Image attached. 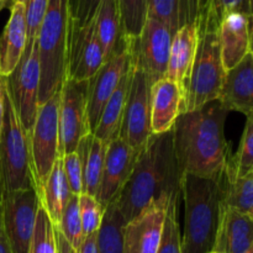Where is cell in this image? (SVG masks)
<instances>
[{"label": "cell", "mask_w": 253, "mask_h": 253, "mask_svg": "<svg viewBox=\"0 0 253 253\" xmlns=\"http://www.w3.org/2000/svg\"><path fill=\"white\" fill-rule=\"evenodd\" d=\"M227 114L216 99L178 116L172 128L173 147L183 175L221 177L231 157L225 138Z\"/></svg>", "instance_id": "1"}, {"label": "cell", "mask_w": 253, "mask_h": 253, "mask_svg": "<svg viewBox=\"0 0 253 253\" xmlns=\"http://www.w3.org/2000/svg\"><path fill=\"white\" fill-rule=\"evenodd\" d=\"M183 174L173 147V132L152 135L141 151L130 178L115 200L125 222L160 197L179 199Z\"/></svg>", "instance_id": "2"}, {"label": "cell", "mask_w": 253, "mask_h": 253, "mask_svg": "<svg viewBox=\"0 0 253 253\" xmlns=\"http://www.w3.org/2000/svg\"><path fill=\"white\" fill-rule=\"evenodd\" d=\"M184 234L182 253L212 252L222 214V182L220 178L183 175Z\"/></svg>", "instance_id": "3"}, {"label": "cell", "mask_w": 253, "mask_h": 253, "mask_svg": "<svg viewBox=\"0 0 253 253\" xmlns=\"http://www.w3.org/2000/svg\"><path fill=\"white\" fill-rule=\"evenodd\" d=\"M36 189L31 137L22 127L5 84L4 119L0 133V197L6 193Z\"/></svg>", "instance_id": "4"}, {"label": "cell", "mask_w": 253, "mask_h": 253, "mask_svg": "<svg viewBox=\"0 0 253 253\" xmlns=\"http://www.w3.org/2000/svg\"><path fill=\"white\" fill-rule=\"evenodd\" d=\"M198 34L199 43L185 94L184 113L219 99L226 73L221 59L219 26L202 25Z\"/></svg>", "instance_id": "5"}, {"label": "cell", "mask_w": 253, "mask_h": 253, "mask_svg": "<svg viewBox=\"0 0 253 253\" xmlns=\"http://www.w3.org/2000/svg\"><path fill=\"white\" fill-rule=\"evenodd\" d=\"M59 105L61 90L40 106L31 133L32 166L39 195L59 157Z\"/></svg>", "instance_id": "6"}, {"label": "cell", "mask_w": 253, "mask_h": 253, "mask_svg": "<svg viewBox=\"0 0 253 253\" xmlns=\"http://www.w3.org/2000/svg\"><path fill=\"white\" fill-rule=\"evenodd\" d=\"M6 89L22 127L31 137L39 111L40 57L37 40L26 43L16 68L6 78Z\"/></svg>", "instance_id": "7"}, {"label": "cell", "mask_w": 253, "mask_h": 253, "mask_svg": "<svg viewBox=\"0 0 253 253\" xmlns=\"http://www.w3.org/2000/svg\"><path fill=\"white\" fill-rule=\"evenodd\" d=\"M41 199L36 189L6 193L0 197L2 226L12 253H29Z\"/></svg>", "instance_id": "8"}, {"label": "cell", "mask_w": 253, "mask_h": 253, "mask_svg": "<svg viewBox=\"0 0 253 253\" xmlns=\"http://www.w3.org/2000/svg\"><path fill=\"white\" fill-rule=\"evenodd\" d=\"M172 39L169 29L152 17H147L140 37L127 39L133 66L146 74L152 85L167 73Z\"/></svg>", "instance_id": "9"}, {"label": "cell", "mask_w": 253, "mask_h": 253, "mask_svg": "<svg viewBox=\"0 0 253 253\" xmlns=\"http://www.w3.org/2000/svg\"><path fill=\"white\" fill-rule=\"evenodd\" d=\"M88 81L66 78L59 105V157L76 152L82 138L90 132L86 114Z\"/></svg>", "instance_id": "10"}, {"label": "cell", "mask_w": 253, "mask_h": 253, "mask_svg": "<svg viewBox=\"0 0 253 253\" xmlns=\"http://www.w3.org/2000/svg\"><path fill=\"white\" fill-rule=\"evenodd\" d=\"M151 88L152 84L146 74L133 66L119 138L137 152L146 147L153 135L151 128Z\"/></svg>", "instance_id": "11"}, {"label": "cell", "mask_w": 253, "mask_h": 253, "mask_svg": "<svg viewBox=\"0 0 253 253\" xmlns=\"http://www.w3.org/2000/svg\"><path fill=\"white\" fill-rule=\"evenodd\" d=\"M104 62L103 51L96 36L95 19L84 26H79L69 19L67 78L79 82L89 81L101 68Z\"/></svg>", "instance_id": "12"}, {"label": "cell", "mask_w": 253, "mask_h": 253, "mask_svg": "<svg viewBox=\"0 0 253 253\" xmlns=\"http://www.w3.org/2000/svg\"><path fill=\"white\" fill-rule=\"evenodd\" d=\"M172 200L160 197L152 200L140 214L124 227V253H157L163 224Z\"/></svg>", "instance_id": "13"}, {"label": "cell", "mask_w": 253, "mask_h": 253, "mask_svg": "<svg viewBox=\"0 0 253 253\" xmlns=\"http://www.w3.org/2000/svg\"><path fill=\"white\" fill-rule=\"evenodd\" d=\"M127 39V37H126ZM131 66L130 43H126L125 48L104 62L101 68L95 76L88 81V101H86V114H88L89 127L93 133L99 123L101 113L106 103L113 95L124 74Z\"/></svg>", "instance_id": "14"}, {"label": "cell", "mask_w": 253, "mask_h": 253, "mask_svg": "<svg viewBox=\"0 0 253 253\" xmlns=\"http://www.w3.org/2000/svg\"><path fill=\"white\" fill-rule=\"evenodd\" d=\"M140 153L121 138H116L109 143L101 182L95 197L104 209L115 202L120 194L135 168Z\"/></svg>", "instance_id": "15"}, {"label": "cell", "mask_w": 253, "mask_h": 253, "mask_svg": "<svg viewBox=\"0 0 253 253\" xmlns=\"http://www.w3.org/2000/svg\"><path fill=\"white\" fill-rule=\"evenodd\" d=\"M184 113V95L175 82L162 78L151 88V128L153 135L168 132Z\"/></svg>", "instance_id": "16"}, {"label": "cell", "mask_w": 253, "mask_h": 253, "mask_svg": "<svg viewBox=\"0 0 253 253\" xmlns=\"http://www.w3.org/2000/svg\"><path fill=\"white\" fill-rule=\"evenodd\" d=\"M219 100L229 111L253 113V57L247 54L237 66L225 73Z\"/></svg>", "instance_id": "17"}, {"label": "cell", "mask_w": 253, "mask_h": 253, "mask_svg": "<svg viewBox=\"0 0 253 253\" xmlns=\"http://www.w3.org/2000/svg\"><path fill=\"white\" fill-rule=\"evenodd\" d=\"M198 43H199L198 27L194 24H185L173 35L172 44H170L166 78L175 82L180 86L184 95V101L188 84H189L190 72L197 54Z\"/></svg>", "instance_id": "18"}, {"label": "cell", "mask_w": 253, "mask_h": 253, "mask_svg": "<svg viewBox=\"0 0 253 253\" xmlns=\"http://www.w3.org/2000/svg\"><path fill=\"white\" fill-rule=\"evenodd\" d=\"M220 49L225 71H230L250 53V19L231 12L219 25Z\"/></svg>", "instance_id": "19"}, {"label": "cell", "mask_w": 253, "mask_h": 253, "mask_svg": "<svg viewBox=\"0 0 253 253\" xmlns=\"http://www.w3.org/2000/svg\"><path fill=\"white\" fill-rule=\"evenodd\" d=\"M253 246V216L222 207L219 231L212 252L246 253Z\"/></svg>", "instance_id": "20"}, {"label": "cell", "mask_w": 253, "mask_h": 253, "mask_svg": "<svg viewBox=\"0 0 253 253\" xmlns=\"http://www.w3.org/2000/svg\"><path fill=\"white\" fill-rule=\"evenodd\" d=\"M27 43L25 4H15L0 36V77L7 78L16 68Z\"/></svg>", "instance_id": "21"}, {"label": "cell", "mask_w": 253, "mask_h": 253, "mask_svg": "<svg viewBox=\"0 0 253 253\" xmlns=\"http://www.w3.org/2000/svg\"><path fill=\"white\" fill-rule=\"evenodd\" d=\"M95 26L104 61L125 48L127 39L124 35L119 0H104L101 2L96 12Z\"/></svg>", "instance_id": "22"}, {"label": "cell", "mask_w": 253, "mask_h": 253, "mask_svg": "<svg viewBox=\"0 0 253 253\" xmlns=\"http://www.w3.org/2000/svg\"><path fill=\"white\" fill-rule=\"evenodd\" d=\"M133 64L131 58V66L124 74L123 79L119 83L118 88L110 96V99L106 103L103 113H101L99 123L94 130L93 135L99 140L104 141L106 143H110L111 141L119 138L120 133L121 123H123L124 111H125L126 100H127L128 91H130L131 79H132Z\"/></svg>", "instance_id": "23"}, {"label": "cell", "mask_w": 253, "mask_h": 253, "mask_svg": "<svg viewBox=\"0 0 253 253\" xmlns=\"http://www.w3.org/2000/svg\"><path fill=\"white\" fill-rule=\"evenodd\" d=\"M109 143L96 138L93 133L84 136L78 143L76 152L78 153L83 168V192L82 194H89L96 197L99 185L103 175L104 162L108 152Z\"/></svg>", "instance_id": "24"}, {"label": "cell", "mask_w": 253, "mask_h": 253, "mask_svg": "<svg viewBox=\"0 0 253 253\" xmlns=\"http://www.w3.org/2000/svg\"><path fill=\"white\" fill-rule=\"evenodd\" d=\"M72 195L73 194H72L63 169V161H62V157H58L54 162L46 184L43 185L40 193L41 207L46 210L47 215L54 226L59 225L62 214Z\"/></svg>", "instance_id": "25"}, {"label": "cell", "mask_w": 253, "mask_h": 253, "mask_svg": "<svg viewBox=\"0 0 253 253\" xmlns=\"http://www.w3.org/2000/svg\"><path fill=\"white\" fill-rule=\"evenodd\" d=\"M222 207L253 216V173L239 177L227 162L221 175Z\"/></svg>", "instance_id": "26"}, {"label": "cell", "mask_w": 253, "mask_h": 253, "mask_svg": "<svg viewBox=\"0 0 253 253\" xmlns=\"http://www.w3.org/2000/svg\"><path fill=\"white\" fill-rule=\"evenodd\" d=\"M125 225V220L116 208L115 202L109 204L98 231L99 253H124Z\"/></svg>", "instance_id": "27"}, {"label": "cell", "mask_w": 253, "mask_h": 253, "mask_svg": "<svg viewBox=\"0 0 253 253\" xmlns=\"http://www.w3.org/2000/svg\"><path fill=\"white\" fill-rule=\"evenodd\" d=\"M124 35L137 39L147 20V0H119Z\"/></svg>", "instance_id": "28"}, {"label": "cell", "mask_w": 253, "mask_h": 253, "mask_svg": "<svg viewBox=\"0 0 253 253\" xmlns=\"http://www.w3.org/2000/svg\"><path fill=\"white\" fill-rule=\"evenodd\" d=\"M29 253H58L56 226L52 224L46 210L42 207H40L37 212L36 225Z\"/></svg>", "instance_id": "29"}, {"label": "cell", "mask_w": 253, "mask_h": 253, "mask_svg": "<svg viewBox=\"0 0 253 253\" xmlns=\"http://www.w3.org/2000/svg\"><path fill=\"white\" fill-rule=\"evenodd\" d=\"M56 227L66 237L68 244L78 252L84 240L81 211H79V195H72L62 214L59 225Z\"/></svg>", "instance_id": "30"}, {"label": "cell", "mask_w": 253, "mask_h": 253, "mask_svg": "<svg viewBox=\"0 0 253 253\" xmlns=\"http://www.w3.org/2000/svg\"><path fill=\"white\" fill-rule=\"evenodd\" d=\"M147 17L158 20L173 35L183 26V0H147Z\"/></svg>", "instance_id": "31"}, {"label": "cell", "mask_w": 253, "mask_h": 253, "mask_svg": "<svg viewBox=\"0 0 253 253\" xmlns=\"http://www.w3.org/2000/svg\"><path fill=\"white\" fill-rule=\"evenodd\" d=\"M229 163L235 174L239 177H245L253 173V113L247 115L246 126L242 133L239 150L236 155L230 157Z\"/></svg>", "instance_id": "32"}, {"label": "cell", "mask_w": 253, "mask_h": 253, "mask_svg": "<svg viewBox=\"0 0 253 253\" xmlns=\"http://www.w3.org/2000/svg\"><path fill=\"white\" fill-rule=\"evenodd\" d=\"M177 211L178 199L172 200L168 208L157 253H182V237L177 220Z\"/></svg>", "instance_id": "33"}, {"label": "cell", "mask_w": 253, "mask_h": 253, "mask_svg": "<svg viewBox=\"0 0 253 253\" xmlns=\"http://www.w3.org/2000/svg\"><path fill=\"white\" fill-rule=\"evenodd\" d=\"M79 211H81L84 237L98 232L103 221L105 209L96 200V198L84 194V193L79 195Z\"/></svg>", "instance_id": "34"}, {"label": "cell", "mask_w": 253, "mask_h": 253, "mask_svg": "<svg viewBox=\"0 0 253 253\" xmlns=\"http://www.w3.org/2000/svg\"><path fill=\"white\" fill-rule=\"evenodd\" d=\"M47 6H48V0H26L25 2L27 43L37 40L44 15H46Z\"/></svg>", "instance_id": "35"}, {"label": "cell", "mask_w": 253, "mask_h": 253, "mask_svg": "<svg viewBox=\"0 0 253 253\" xmlns=\"http://www.w3.org/2000/svg\"><path fill=\"white\" fill-rule=\"evenodd\" d=\"M231 12L242 14L251 19L253 16V0H216L211 14L205 19V21L220 25L222 17Z\"/></svg>", "instance_id": "36"}, {"label": "cell", "mask_w": 253, "mask_h": 253, "mask_svg": "<svg viewBox=\"0 0 253 253\" xmlns=\"http://www.w3.org/2000/svg\"><path fill=\"white\" fill-rule=\"evenodd\" d=\"M215 2L216 0H183V24L199 26L211 14Z\"/></svg>", "instance_id": "37"}, {"label": "cell", "mask_w": 253, "mask_h": 253, "mask_svg": "<svg viewBox=\"0 0 253 253\" xmlns=\"http://www.w3.org/2000/svg\"><path fill=\"white\" fill-rule=\"evenodd\" d=\"M104 0H68L69 19L79 26L89 24L96 16Z\"/></svg>", "instance_id": "38"}, {"label": "cell", "mask_w": 253, "mask_h": 253, "mask_svg": "<svg viewBox=\"0 0 253 253\" xmlns=\"http://www.w3.org/2000/svg\"><path fill=\"white\" fill-rule=\"evenodd\" d=\"M63 169L73 195H81L83 192V168L77 152L68 153L62 157Z\"/></svg>", "instance_id": "39"}, {"label": "cell", "mask_w": 253, "mask_h": 253, "mask_svg": "<svg viewBox=\"0 0 253 253\" xmlns=\"http://www.w3.org/2000/svg\"><path fill=\"white\" fill-rule=\"evenodd\" d=\"M78 253H99L98 250V232L84 237Z\"/></svg>", "instance_id": "40"}, {"label": "cell", "mask_w": 253, "mask_h": 253, "mask_svg": "<svg viewBox=\"0 0 253 253\" xmlns=\"http://www.w3.org/2000/svg\"><path fill=\"white\" fill-rule=\"evenodd\" d=\"M56 236H57V245H58V253H78L71 245L68 244V241L66 240V237L59 232V230L56 227Z\"/></svg>", "instance_id": "41"}, {"label": "cell", "mask_w": 253, "mask_h": 253, "mask_svg": "<svg viewBox=\"0 0 253 253\" xmlns=\"http://www.w3.org/2000/svg\"><path fill=\"white\" fill-rule=\"evenodd\" d=\"M0 253H12L6 235H5L4 226H2L1 211H0Z\"/></svg>", "instance_id": "42"}, {"label": "cell", "mask_w": 253, "mask_h": 253, "mask_svg": "<svg viewBox=\"0 0 253 253\" xmlns=\"http://www.w3.org/2000/svg\"><path fill=\"white\" fill-rule=\"evenodd\" d=\"M5 84L6 78L0 77V133L2 127V119H4V95H5Z\"/></svg>", "instance_id": "43"}, {"label": "cell", "mask_w": 253, "mask_h": 253, "mask_svg": "<svg viewBox=\"0 0 253 253\" xmlns=\"http://www.w3.org/2000/svg\"><path fill=\"white\" fill-rule=\"evenodd\" d=\"M26 0H0V11L4 9H11L15 4H25Z\"/></svg>", "instance_id": "44"}, {"label": "cell", "mask_w": 253, "mask_h": 253, "mask_svg": "<svg viewBox=\"0 0 253 253\" xmlns=\"http://www.w3.org/2000/svg\"><path fill=\"white\" fill-rule=\"evenodd\" d=\"M250 53L253 57V16L250 19Z\"/></svg>", "instance_id": "45"}, {"label": "cell", "mask_w": 253, "mask_h": 253, "mask_svg": "<svg viewBox=\"0 0 253 253\" xmlns=\"http://www.w3.org/2000/svg\"><path fill=\"white\" fill-rule=\"evenodd\" d=\"M246 253H253V246H252V247H251V249H250V250H249V251H247Z\"/></svg>", "instance_id": "46"}, {"label": "cell", "mask_w": 253, "mask_h": 253, "mask_svg": "<svg viewBox=\"0 0 253 253\" xmlns=\"http://www.w3.org/2000/svg\"><path fill=\"white\" fill-rule=\"evenodd\" d=\"M210 253H216V252H210Z\"/></svg>", "instance_id": "47"}]
</instances>
